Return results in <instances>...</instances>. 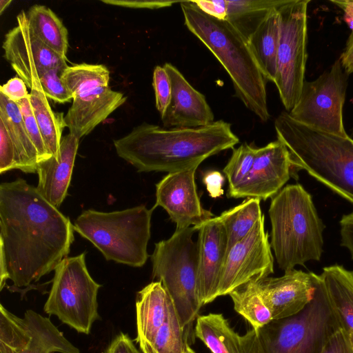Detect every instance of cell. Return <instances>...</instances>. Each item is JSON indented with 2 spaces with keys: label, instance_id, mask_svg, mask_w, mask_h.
Listing matches in <instances>:
<instances>
[{
  "label": "cell",
  "instance_id": "9a60e30c",
  "mask_svg": "<svg viewBox=\"0 0 353 353\" xmlns=\"http://www.w3.org/2000/svg\"><path fill=\"white\" fill-rule=\"evenodd\" d=\"M196 169L168 173L156 184V203L163 208L176 229L197 227L214 214L203 208L195 183Z\"/></svg>",
  "mask_w": 353,
  "mask_h": 353
},
{
  "label": "cell",
  "instance_id": "8992f818",
  "mask_svg": "<svg viewBox=\"0 0 353 353\" xmlns=\"http://www.w3.org/2000/svg\"><path fill=\"white\" fill-rule=\"evenodd\" d=\"M312 300L298 314L272 320L241 336L245 353H320L331 335L341 328L329 303L320 275L314 274Z\"/></svg>",
  "mask_w": 353,
  "mask_h": 353
},
{
  "label": "cell",
  "instance_id": "ba28073f",
  "mask_svg": "<svg viewBox=\"0 0 353 353\" xmlns=\"http://www.w3.org/2000/svg\"><path fill=\"white\" fill-rule=\"evenodd\" d=\"M192 226L176 229L155 243L151 255L152 277L161 282L176 311L181 327L193 342V323L203 305L199 287L197 243Z\"/></svg>",
  "mask_w": 353,
  "mask_h": 353
},
{
  "label": "cell",
  "instance_id": "7c38bea8",
  "mask_svg": "<svg viewBox=\"0 0 353 353\" xmlns=\"http://www.w3.org/2000/svg\"><path fill=\"white\" fill-rule=\"evenodd\" d=\"M265 231L264 215L243 239L231 247L221 273L217 297L230 294L252 280L259 281L274 273V258Z\"/></svg>",
  "mask_w": 353,
  "mask_h": 353
},
{
  "label": "cell",
  "instance_id": "f35d334b",
  "mask_svg": "<svg viewBox=\"0 0 353 353\" xmlns=\"http://www.w3.org/2000/svg\"><path fill=\"white\" fill-rule=\"evenodd\" d=\"M320 353H353L350 334L339 329L328 339Z\"/></svg>",
  "mask_w": 353,
  "mask_h": 353
},
{
  "label": "cell",
  "instance_id": "4fadbf2b",
  "mask_svg": "<svg viewBox=\"0 0 353 353\" xmlns=\"http://www.w3.org/2000/svg\"><path fill=\"white\" fill-rule=\"evenodd\" d=\"M17 26L5 35L3 57L30 90H42L39 78L43 73L50 69L63 72L68 66V59L46 46L33 34L24 10L17 15Z\"/></svg>",
  "mask_w": 353,
  "mask_h": 353
},
{
  "label": "cell",
  "instance_id": "484cf974",
  "mask_svg": "<svg viewBox=\"0 0 353 353\" xmlns=\"http://www.w3.org/2000/svg\"><path fill=\"white\" fill-rule=\"evenodd\" d=\"M194 336L212 353H245L241 345V336L233 330L221 314L198 316Z\"/></svg>",
  "mask_w": 353,
  "mask_h": 353
},
{
  "label": "cell",
  "instance_id": "d6a6232c",
  "mask_svg": "<svg viewBox=\"0 0 353 353\" xmlns=\"http://www.w3.org/2000/svg\"><path fill=\"white\" fill-rule=\"evenodd\" d=\"M190 339L181 327L174 306L166 321L158 329L142 353H196L190 345Z\"/></svg>",
  "mask_w": 353,
  "mask_h": 353
},
{
  "label": "cell",
  "instance_id": "681fc988",
  "mask_svg": "<svg viewBox=\"0 0 353 353\" xmlns=\"http://www.w3.org/2000/svg\"><path fill=\"white\" fill-rule=\"evenodd\" d=\"M350 137L353 139V127L351 129V134Z\"/></svg>",
  "mask_w": 353,
  "mask_h": 353
},
{
  "label": "cell",
  "instance_id": "f546056e",
  "mask_svg": "<svg viewBox=\"0 0 353 353\" xmlns=\"http://www.w3.org/2000/svg\"><path fill=\"white\" fill-rule=\"evenodd\" d=\"M261 200L248 198L241 203L223 212L218 217L223 225L228 238V251L252 230L263 216Z\"/></svg>",
  "mask_w": 353,
  "mask_h": 353
},
{
  "label": "cell",
  "instance_id": "30bf717a",
  "mask_svg": "<svg viewBox=\"0 0 353 353\" xmlns=\"http://www.w3.org/2000/svg\"><path fill=\"white\" fill-rule=\"evenodd\" d=\"M310 2V0H284L278 8L279 41L274 83L288 112L297 103L305 81Z\"/></svg>",
  "mask_w": 353,
  "mask_h": 353
},
{
  "label": "cell",
  "instance_id": "3957f363",
  "mask_svg": "<svg viewBox=\"0 0 353 353\" xmlns=\"http://www.w3.org/2000/svg\"><path fill=\"white\" fill-rule=\"evenodd\" d=\"M185 25L216 57L229 74L235 95L262 121L270 113L266 79L248 40L230 23L203 12L192 1L179 2Z\"/></svg>",
  "mask_w": 353,
  "mask_h": 353
},
{
  "label": "cell",
  "instance_id": "7bdbcfd3",
  "mask_svg": "<svg viewBox=\"0 0 353 353\" xmlns=\"http://www.w3.org/2000/svg\"><path fill=\"white\" fill-rule=\"evenodd\" d=\"M104 353H141L130 336L121 332L117 335L106 348Z\"/></svg>",
  "mask_w": 353,
  "mask_h": 353
},
{
  "label": "cell",
  "instance_id": "d590c367",
  "mask_svg": "<svg viewBox=\"0 0 353 353\" xmlns=\"http://www.w3.org/2000/svg\"><path fill=\"white\" fill-rule=\"evenodd\" d=\"M61 71L50 69L43 73L39 78L42 90L47 98L64 103L73 99L61 78Z\"/></svg>",
  "mask_w": 353,
  "mask_h": 353
},
{
  "label": "cell",
  "instance_id": "4dcf8cb0",
  "mask_svg": "<svg viewBox=\"0 0 353 353\" xmlns=\"http://www.w3.org/2000/svg\"><path fill=\"white\" fill-rule=\"evenodd\" d=\"M229 295L236 312L247 320L252 328L262 327L272 321L271 311L263 298L256 280L239 286Z\"/></svg>",
  "mask_w": 353,
  "mask_h": 353
},
{
  "label": "cell",
  "instance_id": "2e32d148",
  "mask_svg": "<svg viewBox=\"0 0 353 353\" xmlns=\"http://www.w3.org/2000/svg\"><path fill=\"white\" fill-rule=\"evenodd\" d=\"M314 272L292 269L279 277L257 281L272 320L285 319L302 311L312 300L315 290Z\"/></svg>",
  "mask_w": 353,
  "mask_h": 353
},
{
  "label": "cell",
  "instance_id": "5bb4252c",
  "mask_svg": "<svg viewBox=\"0 0 353 353\" xmlns=\"http://www.w3.org/2000/svg\"><path fill=\"white\" fill-rule=\"evenodd\" d=\"M293 174L289 152L279 139L257 148L251 171L246 179L228 197L256 198L265 201L272 198Z\"/></svg>",
  "mask_w": 353,
  "mask_h": 353
},
{
  "label": "cell",
  "instance_id": "ee69618b",
  "mask_svg": "<svg viewBox=\"0 0 353 353\" xmlns=\"http://www.w3.org/2000/svg\"><path fill=\"white\" fill-rule=\"evenodd\" d=\"M340 225L341 245L348 249L353 259V212L342 216Z\"/></svg>",
  "mask_w": 353,
  "mask_h": 353
},
{
  "label": "cell",
  "instance_id": "836d02e7",
  "mask_svg": "<svg viewBox=\"0 0 353 353\" xmlns=\"http://www.w3.org/2000/svg\"><path fill=\"white\" fill-rule=\"evenodd\" d=\"M256 148L251 144L243 143L237 148L233 149L231 157L223 170L228 181V192L236 188L249 175Z\"/></svg>",
  "mask_w": 353,
  "mask_h": 353
},
{
  "label": "cell",
  "instance_id": "60d3db41",
  "mask_svg": "<svg viewBox=\"0 0 353 353\" xmlns=\"http://www.w3.org/2000/svg\"><path fill=\"white\" fill-rule=\"evenodd\" d=\"M101 2L112 6L130 8L157 9L172 6L176 1H134V0H101Z\"/></svg>",
  "mask_w": 353,
  "mask_h": 353
},
{
  "label": "cell",
  "instance_id": "bcb514c9",
  "mask_svg": "<svg viewBox=\"0 0 353 353\" xmlns=\"http://www.w3.org/2000/svg\"><path fill=\"white\" fill-rule=\"evenodd\" d=\"M343 11V19L353 34V1H331Z\"/></svg>",
  "mask_w": 353,
  "mask_h": 353
},
{
  "label": "cell",
  "instance_id": "603a6c76",
  "mask_svg": "<svg viewBox=\"0 0 353 353\" xmlns=\"http://www.w3.org/2000/svg\"><path fill=\"white\" fill-rule=\"evenodd\" d=\"M320 276L341 329L350 334L353 332V271L333 265L325 267Z\"/></svg>",
  "mask_w": 353,
  "mask_h": 353
},
{
  "label": "cell",
  "instance_id": "7dc6e473",
  "mask_svg": "<svg viewBox=\"0 0 353 353\" xmlns=\"http://www.w3.org/2000/svg\"><path fill=\"white\" fill-rule=\"evenodd\" d=\"M12 3V0H1L0 1V14L4 12V10L10 6Z\"/></svg>",
  "mask_w": 353,
  "mask_h": 353
},
{
  "label": "cell",
  "instance_id": "52a82bcc",
  "mask_svg": "<svg viewBox=\"0 0 353 353\" xmlns=\"http://www.w3.org/2000/svg\"><path fill=\"white\" fill-rule=\"evenodd\" d=\"M154 209L141 205L108 212L84 210L74 221V230L90 241L107 261L140 268L148 258Z\"/></svg>",
  "mask_w": 353,
  "mask_h": 353
},
{
  "label": "cell",
  "instance_id": "ac0fdd59",
  "mask_svg": "<svg viewBox=\"0 0 353 353\" xmlns=\"http://www.w3.org/2000/svg\"><path fill=\"white\" fill-rule=\"evenodd\" d=\"M171 82V99L161 116L165 128H197L214 122V114L203 94L194 88L170 63L163 65Z\"/></svg>",
  "mask_w": 353,
  "mask_h": 353
},
{
  "label": "cell",
  "instance_id": "277c9868",
  "mask_svg": "<svg viewBox=\"0 0 353 353\" xmlns=\"http://www.w3.org/2000/svg\"><path fill=\"white\" fill-rule=\"evenodd\" d=\"M277 139L287 148L292 170H304L353 203V139L294 120L288 112L275 119ZM294 174V172H293Z\"/></svg>",
  "mask_w": 353,
  "mask_h": 353
},
{
  "label": "cell",
  "instance_id": "83f0119b",
  "mask_svg": "<svg viewBox=\"0 0 353 353\" xmlns=\"http://www.w3.org/2000/svg\"><path fill=\"white\" fill-rule=\"evenodd\" d=\"M28 21L33 34L46 46L67 59L68 30L49 8L34 5L27 12Z\"/></svg>",
  "mask_w": 353,
  "mask_h": 353
},
{
  "label": "cell",
  "instance_id": "e575fe53",
  "mask_svg": "<svg viewBox=\"0 0 353 353\" xmlns=\"http://www.w3.org/2000/svg\"><path fill=\"white\" fill-rule=\"evenodd\" d=\"M21 112L28 133L37 151L39 162L52 156L48 152L36 121L30 97L17 102Z\"/></svg>",
  "mask_w": 353,
  "mask_h": 353
},
{
  "label": "cell",
  "instance_id": "44dd1931",
  "mask_svg": "<svg viewBox=\"0 0 353 353\" xmlns=\"http://www.w3.org/2000/svg\"><path fill=\"white\" fill-rule=\"evenodd\" d=\"M173 303L161 282L153 281L138 292L136 299L137 337L141 351L166 321Z\"/></svg>",
  "mask_w": 353,
  "mask_h": 353
},
{
  "label": "cell",
  "instance_id": "ffe728a7",
  "mask_svg": "<svg viewBox=\"0 0 353 353\" xmlns=\"http://www.w3.org/2000/svg\"><path fill=\"white\" fill-rule=\"evenodd\" d=\"M79 139L69 133L62 137L60 157H51L39 162L36 187L41 196L59 208L68 194Z\"/></svg>",
  "mask_w": 353,
  "mask_h": 353
},
{
  "label": "cell",
  "instance_id": "1f68e13d",
  "mask_svg": "<svg viewBox=\"0 0 353 353\" xmlns=\"http://www.w3.org/2000/svg\"><path fill=\"white\" fill-rule=\"evenodd\" d=\"M61 78L74 99L96 88L108 86L110 71L102 64L81 63L68 65L61 72Z\"/></svg>",
  "mask_w": 353,
  "mask_h": 353
},
{
  "label": "cell",
  "instance_id": "d6986e66",
  "mask_svg": "<svg viewBox=\"0 0 353 353\" xmlns=\"http://www.w3.org/2000/svg\"><path fill=\"white\" fill-rule=\"evenodd\" d=\"M127 98L109 86L100 87L72 99L64 117L65 126L79 139L122 105Z\"/></svg>",
  "mask_w": 353,
  "mask_h": 353
},
{
  "label": "cell",
  "instance_id": "cb8c5ba5",
  "mask_svg": "<svg viewBox=\"0 0 353 353\" xmlns=\"http://www.w3.org/2000/svg\"><path fill=\"white\" fill-rule=\"evenodd\" d=\"M272 10L248 39L250 48L266 80L275 81L279 41V14Z\"/></svg>",
  "mask_w": 353,
  "mask_h": 353
},
{
  "label": "cell",
  "instance_id": "e0dca14e",
  "mask_svg": "<svg viewBox=\"0 0 353 353\" xmlns=\"http://www.w3.org/2000/svg\"><path fill=\"white\" fill-rule=\"evenodd\" d=\"M194 228L199 232V287L202 303L205 305L217 298L220 276L228 252V238L217 216Z\"/></svg>",
  "mask_w": 353,
  "mask_h": 353
},
{
  "label": "cell",
  "instance_id": "d4e9b609",
  "mask_svg": "<svg viewBox=\"0 0 353 353\" xmlns=\"http://www.w3.org/2000/svg\"><path fill=\"white\" fill-rule=\"evenodd\" d=\"M0 119L5 123L14 143L21 165L26 173H37L39 162L37 151L26 130L17 103L0 92Z\"/></svg>",
  "mask_w": 353,
  "mask_h": 353
},
{
  "label": "cell",
  "instance_id": "ab89813d",
  "mask_svg": "<svg viewBox=\"0 0 353 353\" xmlns=\"http://www.w3.org/2000/svg\"><path fill=\"white\" fill-rule=\"evenodd\" d=\"M0 92L17 103L30 97L26 83L19 77H13L0 88Z\"/></svg>",
  "mask_w": 353,
  "mask_h": 353
},
{
  "label": "cell",
  "instance_id": "8d00e7d4",
  "mask_svg": "<svg viewBox=\"0 0 353 353\" xmlns=\"http://www.w3.org/2000/svg\"><path fill=\"white\" fill-rule=\"evenodd\" d=\"M152 85L155 94L156 108L161 116L165 112L171 99V82L163 66L157 65L153 72Z\"/></svg>",
  "mask_w": 353,
  "mask_h": 353
},
{
  "label": "cell",
  "instance_id": "f6af8a7d",
  "mask_svg": "<svg viewBox=\"0 0 353 353\" xmlns=\"http://www.w3.org/2000/svg\"><path fill=\"white\" fill-rule=\"evenodd\" d=\"M342 67L349 75L353 73V34H350L339 58Z\"/></svg>",
  "mask_w": 353,
  "mask_h": 353
},
{
  "label": "cell",
  "instance_id": "6da1fadb",
  "mask_svg": "<svg viewBox=\"0 0 353 353\" xmlns=\"http://www.w3.org/2000/svg\"><path fill=\"white\" fill-rule=\"evenodd\" d=\"M70 219L23 179L0 185V289L23 297L68 256L74 240Z\"/></svg>",
  "mask_w": 353,
  "mask_h": 353
},
{
  "label": "cell",
  "instance_id": "c3c4849f",
  "mask_svg": "<svg viewBox=\"0 0 353 353\" xmlns=\"http://www.w3.org/2000/svg\"><path fill=\"white\" fill-rule=\"evenodd\" d=\"M350 339L351 344H352V346L353 348V332L350 333Z\"/></svg>",
  "mask_w": 353,
  "mask_h": 353
},
{
  "label": "cell",
  "instance_id": "74e56055",
  "mask_svg": "<svg viewBox=\"0 0 353 353\" xmlns=\"http://www.w3.org/2000/svg\"><path fill=\"white\" fill-rule=\"evenodd\" d=\"M21 169L20 162L3 121L0 119V173Z\"/></svg>",
  "mask_w": 353,
  "mask_h": 353
},
{
  "label": "cell",
  "instance_id": "7402d4cb",
  "mask_svg": "<svg viewBox=\"0 0 353 353\" xmlns=\"http://www.w3.org/2000/svg\"><path fill=\"white\" fill-rule=\"evenodd\" d=\"M25 327L14 353H80L46 316L28 310Z\"/></svg>",
  "mask_w": 353,
  "mask_h": 353
},
{
  "label": "cell",
  "instance_id": "b9f144b4",
  "mask_svg": "<svg viewBox=\"0 0 353 353\" xmlns=\"http://www.w3.org/2000/svg\"><path fill=\"white\" fill-rule=\"evenodd\" d=\"M225 181L223 175L219 171L210 170L205 172L203 182L207 191L212 198H217L223 194V185Z\"/></svg>",
  "mask_w": 353,
  "mask_h": 353
},
{
  "label": "cell",
  "instance_id": "8fae6325",
  "mask_svg": "<svg viewBox=\"0 0 353 353\" xmlns=\"http://www.w3.org/2000/svg\"><path fill=\"white\" fill-rule=\"evenodd\" d=\"M347 77L339 59L315 80L305 81L297 103L288 112L290 116L310 128L347 136L343 118Z\"/></svg>",
  "mask_w": 353,
  "mask_h": 353
},
{
  "label": "cell",
  "instance_id": "9c48e42d",
  "mask_svg": "<svg viewBox=\"0 0 353 353\" xmlns=\"http://www.w3.org/2000/svg\"><path fill=\"white\" fill-rule=\"evenodd\" d=\"M85 254L67 256L57 265L43 310L78 332L88 334L99 319L97 294L101 285L88 270Z\"/></svg>",
  "mask_w": 353,
  "mask_h": 353
},
{
  "label": "cell",
  "instance_id": "7a4b0ae2",
  "mask_svg": "<svg viewBox=\"0 0 353 353\" xmlns=\"http://www.w3.org/2000/svg\"><path fill=\"white\" fill-rule=\"evenodd\" d=\"M239 142L224 121L197 128H164L143 123L114 140L117 154L139 172L173 173L197 169L206 159Z\"/></svg>",
  "mask_w": 353,
  "mask_h": 353
},
{
  "label": "cell",
  "instance_id": "5b68a950",
  "mask_svg": "<svg viewBox=\"0 0 353 353\" xmlns=\"http://www.w3.org/2000/svg\"><path fill=\"white\" fill-rule=\"evenodd\" d=\"M270 245L280 269L320 261L325 225L312 196L300 184L288 185L271 198Z\"/></svg>",
  "mask_w": 353,
  "mask_h": 353
},
{
  "label": "cell",
  "instance_id": "f1b7e54d",
  "mask_svg": "<svg viewBox=\"0 0 353 353\" xmlns=\"http://www.w3.org/2000/svg\"><path fill=\"white\" fill-rule=\"evenodd\" d=\"M47 99L42 90H30V101L46 148L59 160L64 117L53 112Z\"/></svg>",
  "mask_w": 353,
  "mask_h": 353
},
{
  "label": "cell",
  "instance_id": "4316f807",
  "mask_svg": "<svg viewBox=\"0 0 353 353\" xmlns=\"http://www.w3.org/2000/svg\"><path fill=\"white\" fill-rule=\"evenodd\" d=\"M284 0H223L224 21L230 23L247 40L268 14L279 8Z\"/></svg>",
  "mask_w": 353,
  "mask_h": 353
}]
</instances>
